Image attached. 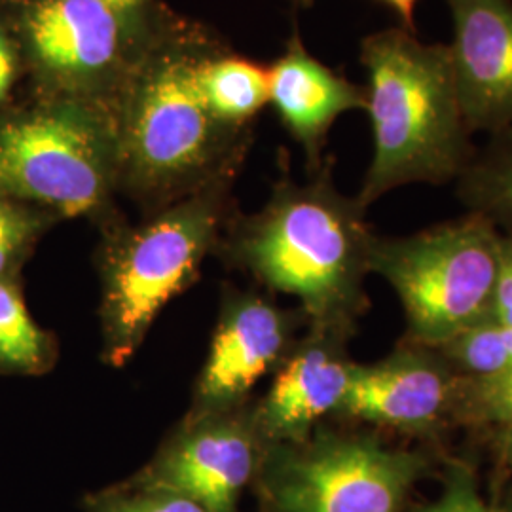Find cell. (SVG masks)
Here are the masks:
<instances>
[{"mask_svg":"<svg viewBox=\"0 0 512 512\" xmlns=\"http://www.w3.org/2000/svg\"><path fill=\"white\" fill-rule=\"evenodd\" d=\"M57 220L61 219L33 203L0 196V277H12L38 238Z\"/></svg>","mask_w":512,"mask_h":512,"instance_id":"obj_20","label":"cell"},{"mask_svg":"<svg viewBox=\"0 0 512 512\" xmlns=\"http://www.w3.org/2000/svg\"><path fill=\"white\" fill-rule=\"evenodd\" d=\"M490 439L494 442L499 456L511 467L512 471V433H492Z\"/></svg>","mask_w":512,"mask_h":512,"instance_id":"obj_27","label":"cell"},{"mask_svg":"<svg viewBox=\"0 0 512 512\" xmlns=\"http://www.w3.org/2000/svg\"><path fill=\"white\" fill-rule=\"evenodd\" d=\"M459 202L512 234V128L490 135L458 181Z\"/></svg>","mask_w":512,"mask_h":512,"instance_id":"obj_16","label":"cell"},{"mask_svg":"<svg viewBox=\"0 0 512 512\" xmlns=\"http://www.w3.org/2000/svg\"><path fill=\"white\" fill-rule=\"evenodd\" d=\"M429 469L423 450L330 420L308 439L268 444L255 482L264 512H401Z\"/></svg>","mask_w":512,"mask_h":512,"instance_id":"obj_7","label":"cell"},{"mask_svg":"<svg viewBox=\"0 0 512 512\" xmlns=\"http://www.w3.org/2000/svg\"><path fill=\"white\" fill-rule=\"evenodd\" d=\"M501 232L467 211L408 236H374L370 274L395 291L404 338L439 348L492 317Z\"/></svg>","mask_w":512,"mask_h":512,"instance_id":"obj_6","label":"cell"},{"mask_svg":"<svg viewBox=\"0 0 512 512\" xmlns=\"http://www.w3.org/2000/svg\"><path fill=\"white\" fill-rule=\"evenodd\" d=\"M18 73V50L0 23V103L8 97Z\"/></svg>","mask_w":512,"mask_h":512,"instance_id":"obj_25","label":"cell"},{"mask_svg":"<svg viewBox=\"0 0 512 512\" xmlns=\"http://www.w3.org/2000/svg\"><path fill=\"white\" fill-rule=\"evenodd\" d=\"M459 376H488L512 368V327L494 317L439 346Z\"/></svg>","mask_w":512,"mask_h":512,"instance_id":"obj_19","label":"cell"},{"mask_svg":"<svg viewBox=\"0 0 512 512\" xmlns=\"http://www.w3.org/2000/svg\"><path fill=\"white\" fill-rule=\"evenodd\" d=\"M448 44L467 126L494 135L512 128V0H446Z\"/></svg>","mask_w":512,"mask_h":512,"instance_id":"obj_13","label":"cell"},{"mask_svg":"<svg viewBox=\"0 0 512 512\" xmlns=\"http://www.w3.org/2000/svg\"><path fill=\"white\" fill-rule=\"evenodd\" d=\"M349 340L306 329L272 374L266 393L253 401L256 427L268 444L300 442L334 420L348 393L355 361Z\"/></svg>","mask_w":512,"mask_h":512,"instance_id":"obj_12","label":"cell"},{"mask_svg":"<svg viewBox=\"0 0 512 512\" xmlns=\"http://www.w3.org/2000/svg\"><path fill=\"white\" fill-rule=\"evenodd\" d=\"M97 2L105 4L114 14H118L139 37H148L164 16L162 6L156 0H97Z\"/></svg>","mask_w":512,"mask_h":512,"instance_id":"obj_23","label":"cell"},{"mask_svg":"<svg viewBox=\"0 0 512 512\" xmlns=\"http://www.w3.org/2000/svg\"><path fill=\"white\" fill-rule=\"evenodd\" d=\"M253 401L222 412L184 414L152 461L129 482L184 495L209 512H238L266 448Z\"/></svg>","mask_w":512,"mask_h":512,"instance_id":"obj_9","label":"cell"},{"mask_svg":"<svg viewBox=\"0 0 512 512\" xmlns=\"http://www.w3.org/2000/svg\"><path fill=\"white\" fill-rule=\"evenodd\" d=\"M234 183L129 222L122 215L99 228L95 270L99 279L101 361L122 368L145 344L165 306L200 277L220 236L236 213Z\"/></svg>","mask_w":512,"mask_h":512,"instance_id":"obj_4","label":"cell"},{"mask_svg":"<svg viewBox=\"0 0 512 512\" xmlns=\"http://www.w3.org/2000/svg\"><path fill=\"white\" fill-rule=\"evenodd\" d=\"M304 183L283 175L251 215L234 213L213 255L270 293L298 302L308 329L351 340L370 308L366 277L376 232L342 194L325 160Z\"/></svg>","mask_w":512,"mask_h":512,"instance_id":"obj_2","label":"cell"},{"mask_svg":"<svg viewBox=\"0 0 512 512\" xmlns=\"http://www.w3.org/2000/svg\"><path fill=\"white\" fill-rule=\"evenodd\" d=\"M86 509L90 512H209L184 495L141 488L131 482L90 495L86 499Z\"/></svg>","mask_w":512,"mask_h":512,"instance_id":"obj_21","label":"cell"},{"mask_svg":"<svg viewBox=\"0 0 512 512\" xmlns=\"http://www.w3.org/2000/svg\"><path fill=\"white\" fill-rule=\"evenodd\" d=\"M213 48L202 29L164 14L116 99L120 194L143 215L236 183L249 152L253 129L224 126L203 101L198 69Z\"/></svg>","mask_w":512,"mask_h":512,"instance_id":"obj_1","label":"cell"},{"mask_svg":"<svg viewBox=\"0 0 512 512\" xmlns=\"http://www.w3.org/2000/svg\"><path fill=\"white\" fill-rule=\"evenodd\" d=\"M401 19V27L416 33V6L420 0H380Z\"/></svg>","mask_w":512,"mask_h":512,"instance_id":"obj_26","label":"cell"},{"mask_svg":"<svg viewBox=\"0 0 512 512\" xmlns=\"http://www.w3.org/2000/svg\"><path fill=\"white\" fill-rule=\"evenodd\" d=\"M268 80V105L304 150L308 169H319L325 164L323 150L334 122L351 110H366L365 88L311 55L296 31L285 52L268 67Z\"/></svg>","mask_w":512,"mask_h":512,"instance_id":"obj_14","label":"cell"},{"mask_svg":"<svg viewBox=\"0 0 512 512\" xmlns=\"http://www.w3.org/2000/svg\"><path fill=\"white\" fill-rule=\"evenodd\" d=\"M492 317L512 327V234L501 232Z\"/></svg>","mask_w":512,"mask_h":512,"instance_id":"obj_24","label":"cell"},{"mask_svg":"<svg viewBox=\"0 0 512 512\" xmlns=\"http://www.w3.org/2000/svg\"><path fill=\"white\" fill-rule=\"evenodd\" d=\"M118 194L110 110L42 95L37 105L0 116V196L103 228L120 217Z\"/></svg>","mask_w":512,"mask_h":512,"instance_id":"obj_5","label":"cell"},{"mask_svg":"<svg viewBox=\"0 0 512 512\" xmlns=\"http://www.w3.org/2000/svg\"><path fill=\"white\" fill-rule=\"evenodd\" d=\"M198 84L207 109L230 128H251L256 114L270 103L268 67L224 54L219 46L203 57Z\"/></svg>","mask_w":512,"mask_h":512,"instance_id":"obj_15","label":"cell"},{"mask_svg":"<svg viewBox=\"0 0 512 512\" xmlns=\"http://www.w3.org/2000/svg\"><path fill=\"white\" fill-rule=\"evenodd\" d=\"M21 44L46 97L112 112L148 37L97 0H25Z\"/></svg>","mask_w":512,"mask_h":512,"instance_id":"obj_8","label":"cell"},{"mask_svg":"<svg viewBox=\"0 0 512 512\" xmlns=\"http://www.w3.org/2000/svg\"><path fill=\"white\" fill-rule=\"evenodd\" d=\"M456 429L512 433V368L488 376L459 378Z\"/></svg>","mask_w":512,"mask_h":512,"instance_id":"obj_18","label":"cell"},{"mask_svg":"<svg viewBox=\"0 0 512 512\" xmlns=\"http://www.w3.org/2000/svg\"><path fill=\"white\" fill-rule=\"evenodd\" d=\"M418 512H512V509L488 501L480 494L475 471L463 461H454L448 467L446 484L439 499L421 507Z\"/></svg>","mask_w":512,"mask_h":512,"instance_id":"obj_22","label":"cell"},{"mask_svg":"<svg viewBox=\"0 0 512 512\" xmlns=\"http://www.w3.org/2000/svg\"><path fill=\"white\" fill-rule=\"evenodd\" d=\"M372 126V160L357 200L363 207L410 184L456 183L475 158L448 44L404 27L361 42Z\"/></svg>","mask_w":512,"mask_h":512,"instance_id":"obj_3","label":"cell"},{"mask_svg":"<svg viewBox=\"0 0 512 512\" xmlns=\"http://www.w3.org/2000/svg\"><path fill=\"white\" fill-rule=\"evenodd\" d=\"M55 342L25 306L19 285L0 277V366L21 374H40L54 365Z\"/></svg>","mask_w":512,"mask_h":512,"instance_id":"obj_17","label":"cell"},{"mask_svg":"<svg viewBox=\"0 0 512 512\" xmlns=\"http://www.w3.org/2000/svg\"><path fill=\"white\" fill-rule=\"evenodd\" d=\"M459 378L439 349L403 338L382 359L353 365L334 420L437 444L456 429Z\"/></svg>","mask_w":512,"mask_h":512,"instance_id":"obj_11","label":"cell"},{"mask_svg":"<svg viewBox=\"0 0 512 512\" xmlns=\"http://www.w3.org/2000/svg\"><path fill=\"white\" fill-rule=\"evenodd\" d=\"M306 329L308 319L298 306L283 308L270 294L224 287L186 414L222 412L251 403L258 382L272 378Z\"/></svg>","mask_w":512,"mask_h":512,"instance_id":"obj_10","label":"cell"},{"mask_svg":"<svg viewBox=\"0 0 512 512\" xmlns=\"http://www.w3.org/2000/svg\"><path fill=\"white\" fill-rule=\"evenodd\" d=\"M313 2H315V0H294V4H296L298 8H310Z\"/></svg>","mask_w":512,"mask_h":512,"instance_id":"obj_28","label":"cell"}]
</instances>
